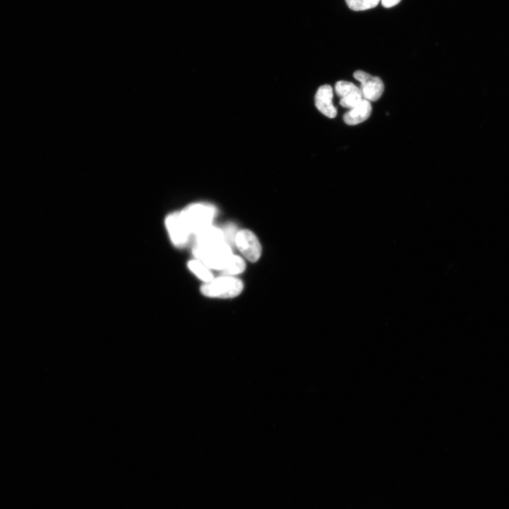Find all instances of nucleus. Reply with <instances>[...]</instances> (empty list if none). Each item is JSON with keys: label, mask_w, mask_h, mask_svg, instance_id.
Returning <instances> with one entry per match:
<instances>
[{"label": "nucleus", "mask_w": 509, "mask_h": 509, "mask_svg": "<svg viewBox=\"0 0 509 509\" xmlns=\"http://www.w3.org/2000/svg\"><path fill=\"white\" fill-rule=\"evenodd\" d=\"M217 210L207 203H194L181 211V215L192 235L195 236L212 226Z\"/></svg>", "instance_id": "nucleus-1"}, {"label": "nucleus", "mask_w": 509, "mask_h": 509, "mask_svg": "<svg viewBox=\"0 0 509 509\" xmlns=\"http://www.w3.org/2000/svg\"><path fill=\"white\" fill-rule=\"evenodd\" d=\"M196 259L203 262L210 269L222 271L233 256L232 248L222 242L208 246H193Z\"/></svg>", "instance_id": "nucleus-2"}, {"label": "nucleus", "mask_w": 509, "mask_h": 509, "mask_svg": "<svg viewBox=\"0 0 509 509\" xmlns=\"http://www.w3.org/2000/svg\"><path fill=\"white\" fill-rule=\"evenodd\" d=\"M243 289L241 280L233 276L222 275L203 285L201 292L208 297L230 299L238 297Z\"/></svg>", "instance_id": "nucleus-3"}, {"label": "nucleus", "mask_w": 509, "mask_h": 509, "mask_svg": "<svg viewBox=\"0 0 509 509\" xmlns=\"http://www.w3.org/2000/svg\"><path fill=\"white\" fill-rule=\"evenodd\" d=\"M165 225L169 237L175 246L181 248L188 245L192 235L181 212H176L169 215L165 220Z\"/></svg>", "instance_id": "nucleus-4"}, {"label": "nucleus", "mask_w": 509, "mask_h": 509, "mask_svg": "<svg viewBox=\"0 0 509 509\" xmlns=\"http://www.w3.org/2000/svg\"><path fill=\"white\" fill-rule=\"evenodd\" d=\"M236 246L241 254L250 262H257L262 254V247L257 236L250 230L239 231Z\"/></svg>", "instance_id": "nucleus-5"}, {"label": "nucleus", "mask_w": 509, "mask_h": 509, "mask_svg": "<svg viewBox=\"0 0 509 509\" xmlns=\"http://www.w3.org/2000/svg\"><path fill=\"white\" fill-rule=\"evenodd\" d=\"M354 78L361 83L360 90L365 100L369 102H376L381 99L385 86L380 78L372 76L361 71H356Z\"/></svg>", "instance_id": "nucleus-6"}, {"label": "nucleus", "mask_w": 509, "mask_h": 509, "mask_svg": "<svg viewBox=\"0 0 509 509\" xmlns=\"http://www.w3.org/2000/svg\"><path fill=\"white\" fill-rule=\"evenodd\" d=\"M335 92L340 98V105L343 108L352 109L365 100L360 88L349 82L337 83Z\"/></svg>", "instance_id": "nucleus-7"}, {"label": "nucleus", "mask_w": 509, "mask_h": 509, "mask_svg": "<svg viewBox=\"0 0 509 509\" xmlns=\"http://www.w3.org/2000/svg\"><path fill=\"white\" fill-rule=\"evenodd\" d=\"M333 90L330 85L321 87L315 97V104L318 110L329 119H335L337 112L333 104Z\"/></svg>", "instance_id": "nucleus-8"}, {"label": "nucleus", "mask_w": 509, "mask_h": 509, "mask_svg": "<svg viewBox=\"0 0 509 509\" xmlns=\"http://www.w3.org/2000/svg\"><path fill=\"white\" fill-rule=\"evenodd\" d=\"M372 107L370 102L364 100L360 104L346 113L343 119L348 126H356L368 120L371 114Z\"/></svg>", "instance_id": "nucleus-9"}, {"label": "nucleus", "mask_w": 509, "mask_h": 509, "mask_svg": "<svg viewBox=\"0 0 509 509\" xmlns=\"http://www.w3.org/2000/svg\"><path fill=\"white\" fill-rule=\"evenodd\" d=\"M194 246H208L225 242L222 229L210 226L195 236Z\"/></svg>", "instance_id": "nucleus-10"}, {"label": "nucleus", "mask_w": 509, "mask_h": 509, "mask_svg": "<svg viewBox=\"0 0 509 509\" xmlns=\"http://www.w3.org/2000/svg\"><path fill=\"white\" fill-rule=\"evenodd\" d=\"M188 267L193 273L205 283L214 280V276L210 268L199 260L191 261L188 264Z\"/></svg>", "instance_id": "nucleus-11"}, {"label": "nucleus", "mask_w": 509, "mask_h": 509, "mask_svg": "<svg viewBox=\"0 0 509 509\" xmlns=\"http://www.w3.org/2000/svg\"><path fill=\"white\" fill-rule=\"evenodd\" d=\"M246 265L245 261L238 256L233 255L226 268L221 271L222 275L233 276L244 273Z\"/></svg>", "instance_id": "nucleus-12"}, {"label": "nucleus", "mask_w": 509, "mask_h": 509, "mask_svg": "<svg viewBox=\"0 0 509 509\" xmlns=\"http://www.w3.org/2000/svg\"><path fill=\"white\" fill-rule=\"evenodd\" d=\"M380 0H345L347 6L354 12H364L376 8Z\"/></svg>", "instance_id": "nucleus-13"}, {"label": "nucleus", "mask_w": 509, "mask_h": 509, "mask_svg": "<svg viewBox=\"0 0 509 509\" xmlns=\"http://www.w3.org/2000/svg\"><path fill=\"white\" fill-rule=\"evenodd\" d=\"M224 241L232 248L236 245V237L239 232L237 227L234 224H229L222 229Z\"/></svg>", "instance_id": "nucleus-14"}, {"label": "nucleus", "mask_w": 509, "mask_h": 509, "mask_svg": "<svg viewBox=\"0 0 509 509\" xmlns=\"http://www.w3.org/2000/svg\"><path fill=\"white\" fill-rule=\"evenodd\" d=\"M380 1L383 8L390 9L400 4L402 0H380Z\"/></svg>", "instance_id": "nucleus-15"}]
</instances>
